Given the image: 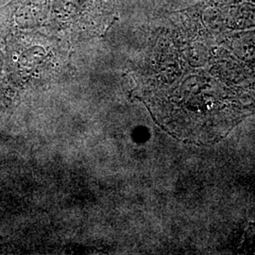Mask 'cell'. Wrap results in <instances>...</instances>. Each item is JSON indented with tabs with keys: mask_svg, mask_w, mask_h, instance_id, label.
Segmentation results:
<instances>
[{
	"mask_svg": "<svg viewBox=\"0 0 255 255\" xmlns=\"http://www.w3.org/2000/svg\"><path fill=\"white\" fill-rule=\"evenodd\" d=\"M240 251L242 254H255V224H251L247 231L245 241Z\"/></svg>",
	"mask_w": 255,
	"mask_h": 255,
	"instance_id": "obj_1",
	"label": "cell"
}]
</instances>
